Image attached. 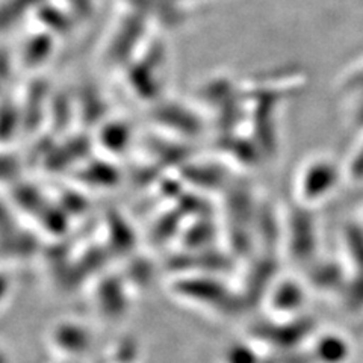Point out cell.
<instances>
[{
    "mask_svg": "<svg viewBox=\"0 0 363 363\" xmlns=\"http://www.w3.org/2000/svg\"><path fill=\"white\" fill-rule=\"evenodd\" d=\"M50 344L64 359L82 357L93 345L89 328L77 321H61L50 330Z\"/></svg>",
    "mask_w": 363,
    "mask_h": 363,
    "instance_id": "obj_4",
    "label": "cell"
},
{
    "mask_svg": "<svg viewBox=\"0 0 363 363\" xmlns=\"http://www.w3.org/2000/svg\"><path fill=\"white\" fill-rule=\"evenodd\" d=\"M44 0H8V2L0 6V29L13 26L11 23H14L16 20V8L20 6L23 11L26 9V6L40 8Z\"/></svg>",
    "mask_w": 363,
    "mask_h": 363,
    "instance_id": "obj_9",
    "label": "cell"
},
{
    "mask_svg": "<svg viewBox=\"0 0 363 363\" xmlns=\"http://www.w3.org/2000/svg\"><path fill=\"white\" fill-rule=\"evenodd\" d=\"M14 288V277L6 269H0V308L8 301L13 294Z\"/></svg>",
    "mask_w": 363,
    "mask_h": 363,
    "instance_id": "obj_10",
    "label": "cell"
},
{
    "mask_svg": "<svg viewBox=\"0 0 363 363\" xmlns=\"http://www.w3.org/2000/svg\"><path fill=\"white\" fill-rule=\"evenodd\" d=\"M0 363H13V359H11V354L8 353V350L0 345Z\"/></svg>",
    "mask_w": 363,
    "mask_h": 363,
    "instance_id": "obj_11",
    "label": "cell"
},
{
    "mask_svg": "<svg viewBox=\"0 0 363 363\" xmlns=\"http://www.w3.org/2000/svg\"><path fill=\"white\" fill-rule=\"evenodd\" d=\"M337 180L336 167L324 161V159H316L309 165H306L298 179V191L300 196L308 201L321 200L328 196Z\"/></svg>",
    "mask_w": 363,
    "mask_h": 363,
    "instance_id": "obj_6",
    "label": "cell"
},
{
    "mask_svg": "<svg viewBox=\"0 0 363 363\" xmlns=\"http://www.w3.org/2000/svg\"><path fill=\"white\" fill-rule=\"evenodd\" d=\"M308 303V291L294 279H280L265 294V306L274 320L301 316Z\"/></svg>",
    "mask_w": 363,
    "mask_h": 363,
    "instance_id": "obj_2",
    "label": "cell"
},
{
    "mask_svg": "<svg viewBox=\"0 0 363 363\" xmlns=\"http://www.w3.org/2000/svg\"><path fill=\"white\" fill-rule=\"evenodd\" d=\"M172 291L179 300L188 301V304L196 306L199 309L224 316H232V313L240 312L244 304L236 292L213 277H179L172 285Z\"/></svg>",
    "mask_w": 363,
    "mask_h": 363,
    "instance_id": "obj_1",
    "label": "cell"
},
{
    "mask_svg": "<svg viewBox=\"0 0 363 363\" xmlns=\"http://www.w3.org/2000/svg\"><path fill=\"white\" fill-rule=\"evenodd\" d=\"M53 50V33L43 32L41 35H32L21 50V62L29 67H38L48 58H50Z\"/></svg>",
    "mask_w": 363,
    "mask_h": 363,
    "instance_id": "obj_8",
    "label": "cell"
},
{
    "mask_svg": "<svg viewBox=\"0 0 363 363\" xmlns=\"http://www.w3.org/2000/svg\"><path fill=\"white\" fill-rule=\"evenodd\" d=\"M58 363H79V362L74 360V359H62V360L58 362Z\"/></svg>",
    "mask_w": 363,
    "mask_h": 363,
    "instance_id": "obj_12",
    "label": "cell"
},
{
    "mask_svg": "<svg viewBox=\"0 0 363 363\" xmlns=\"http://www.w3.org/2000/svg\"><path fill=\"white\" fill-rule=\"evenodd\" d=\"M220 363H265V356L253 339L235 340L223 350Z\"/></svg>",
    "mask_w": 363,
    "mask_h": 363,
    "instance_id": "obj_7",
    "label": "cell"
},
{
    "mask_svg": "<svg viewBox=\"0 0 363 363\" xmlns=\"http://www.w3.org/2000/svg\"><path fill=\"white\" fill-rule=\"evenodd\" d=\"M354 356L351 339L342 332L325 330L311 339V363H350Z\"/></svg>",
    "mask_w": 363,
    "mask_h": 363,
    "instance_id": "obj_5",
    "label": "cell"
},
{
    "mask_svg": "<svg viewBox=\"0 0 363 363\" xmlns=\"http://www.w3.org/2000/svg\"><path fill=\"white\" fill-rule=\"evenodd\" d=\"M312 324L304 316L286 318V320H274L271 325H259L253 332V340L257 344L264 342L279 348H292L300 344L304 337L312 335Z\"/></svg>",
    "mask_w": 363,
    "mask_h": 363,
    "instance_id": "obj_3",
    "label": "cell"
}]
</instances>
